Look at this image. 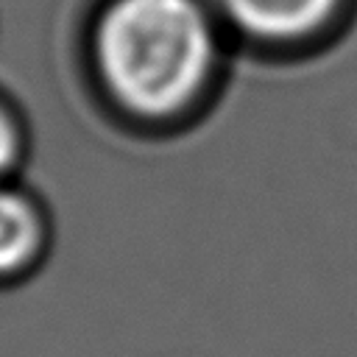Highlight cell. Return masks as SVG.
Masks as SVG:
<instances>
[{"mask_svg": "<svg viewBox=\"0 0 357 357\" xmlns=\"http://www.w3.org/2000/svg\"><path fill=\"white\" fill-rule=\"evenodd\" d=\"M95 53L120 103L170 114L206 81L212 31L195 0H114L98 22Z\"/></svg>", "mask_w": 357, "mask_h": 357, "instance_id": "6da1fadb", "label": "cell"}, {"mask_svg": "<svg viewBox=\"0 0 357 357\" xmlns=\"http://www.w3.org/2000/svg\"><path fill=\"white\" fill-rule=\"evenodd\" d=\"M47 251V220L20 190L0 187V284L22 282Z\"/></svg>", "mask_w": 357, "mask_h": 357, "instance_id": "7a4b0ae2", "label": "cell"}, {"mask_svg": "<svg viewBox=\"0 0 357 357\" xmlns=\"http://www.w3.org/2000/svg\"><path fill=\"white\" fill-rule=\"evenodd\" d=\"M17 151H20L17 128H14L11 117L3 112V106H0V173H6L11 167V162L17 159Z\"/></svg>", "mask_w": 357, "mask_h": 357, "instance_id": "277c9868", "label": "cell"}, {"mask_svg": "<svg viewBox=\"0 0 357 357\" xmlns=\"http://www.w3.org/2000/svg\"><path fill=\"white\" fill-rule=\"evenodd\" d=\"M223 11L257 36H301L318 28L337 0H218Z\"/></svg>", "mask_w": 357, "mask_h": 357, "instance_id": "3957f363", "label": "cell"}]
</instances>
